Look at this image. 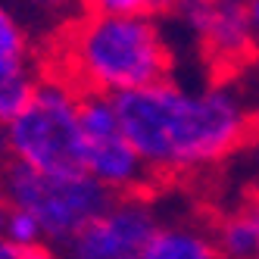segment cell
I'll return each mask as SVG.
<instances>
[{
	"instance_id": "10",
	"label": "cell",
	"mask_w": 259,
	"mask_h": 259,
	"mask_svg": "<svg viewBox=\"0 0 259 259\" xmlns=\"http://www.w3.org/2000/svg\"><path fill=\"white\" fill-rule=\"evenodd\" d=\"M44 72L47 66L41 63H28V66L0 72V125H10L28 106V100L34 97V91H38L44 78Z\"/></svg>"
},
{
	"instance_id": "17",
	"label": "cell",
	"mask_w": 259,
	"mask_h": 259,
	"mask_svg": "<svg viewBox=\"0 0 259 259\" xmlns=\"http://www.w3.org/2000/svg\"><path fill=\"white\" fill-rule=\"evenodd\" d=\"M10 162V141H7V125H0V169Z\"/></svg>"
},
{
	"instance_id": "6",
	"label": "cell",
	"mask_w": 259,
	"mask_h": 259,
	"mask_svg": "<svg viewBox=\"0 0 259 259\" xmlns=\"http://www.w3.org/2000/svg\"><path fill=\"white\" fill-rule=\"evenodd\" d=\"M159 228V215L144 194L113 197L103 212L57 250L60 259H141Z\"/></svg>"
},
{
	"instance_id": "5",
	"label": "cell",
	"mask_w": 259,
	"mask_h": 259,
	"mask_svg": "<svg viewBox=\"0 0 259 259\" xmlns=\"http://www.w3.org/2000/svg\"><path fill=\"white\" fill-rule=\"evenodd\" d=\"M81 172L109 197L144 194L153 181L132 138L125 135L113 97L81 94Z\"/></svg>"
},
{
	"instance_id": "12",
	"label": "cell",
	"mask_w": 259,
	"mask_h": 259,
	"mask_svg": "<svg viewBox=\"0 0 259 259\" xmlns=\"http://www.w3.org/2000/svg\"><path fill=\"white\" fill-rule=\"evenodd\" d=\"M172 7V0H81V13L97 16H156Z\"/></svg>"
},
{
	"instance_id": "7",
	"label": "cell",
	"mask_w": 259,
	"mask_h": 259,
	"mask_svg": "<svg viewBox=\"0 0 259 259\" xmlns=\"http://www.w3.org/2000/svg\"><path fill=\"white\" fill-rule=\"evenodd\" d=\"M169 13H175L184 31H191L203 47L206 60L222 72L244 66L256 50L247 0H172Z\"/></svg>"
},
{
	"instance_id": "18",
	"label": "cell",
	"mask_w": 259,
	"mask_h": 259,
	"mask_svg": "<svg viewBox=\"0 0 259 259\" xmlns=\"http://www.w3.org/2000/svg\"><path fill=\"white\" fill-rule=\"evenodd\" d=\"M7 197H4V191H0V237H4V222H7Z\"/></svg>"
},
{
	"instance_id": "14",
	"label": "cell",
	"mask_w": 259,
	"mask_h": 259,
	"mask_svg": "<svg viewBox=\"0 0 259 259\" xmlns=\"http://www.w3.org/2000/svg\"><path fill=\"white\" fill-rule=\"evenodd\" d=\"M22 7L38 19H57L66 25L75 19V10H81V0H22Z\"/></svg>"
},
{
	"instance_id": "16",
	"label": "cell",
	"mask_w": 259,
	"mask_h": 259,
	"mask_svg": "<svg viewBox=\"0 0 259 259\" xmlns=\"http://www.w3.org/2000/svg\"><path fill=\"white\" fill-rule=\"evenodd\" d=\"M247 13H250V25H253L256 44H259V0H247Z\"/></svg>"
},
{
	"instance_id": "4",
	"label": "cell",
	"mask_w": 259,
	"mask_h": 259,
	"mask_svg": "<svg viewBox=\"0 0 259 259\" xmlns=\"http://www.w3.org/2000/svg\"><path fill=\"white\" fill-rule=\"evenodd\" d=\"M0 191L7 197V206L22 209L38 222L44 231V244L53 250L72 240L113 200L84 172L47 175L19 162H7L0 169Z\"/></svg>"
},
{
	"instance_id": "1",
	"label": "cell",
	"mask_w": 259,
	"mask_h": 259,
	"mask_svg": "<svg viewBox=\"0 0 259 259\" xmlns=\"http://www.w3.org/2000/svg\"><path fill=\"white\" fill-rule=\"evenodd\" d=\"M125 135L156 178L197 175L240 153L256 135V116L225 81L181 84L162 78L116 97Z\"/></svg>"
},
{
	"instance_id": "11",
	"label": "cell",
	"mask_w": 259,
	"mask_h": 259,
	"mask_svg": "<svg viewBox=\"0 0 259 259\" xmlns=\"http://www.w3.org/2000/svg\"><path fill=\"white\" fill-rule=\"evenodd\" d=\"M28 63H41L34 53V38L28 25L16 16V10L7 0H0V72Z\"/></svg>"
},
{
	"instance_id": "3",
	"label": "cell",
	"mask_w": 259,
	"mask_h": 259,
	"mask_svg": "<svg viewBox=\"0 0 259 259\" xmlns=\"http://www.w3.org/2000/svg\"><path fill=\"white\" fill-rule=\"evenodd\" d=\"M10 162L47 175L81 172V91L44 72L28 106L7 125Z\"/></svg>"
},
{
	"instance_id": "15",
	"label": "cell",
	"mask_w": 259,
	"mask_h": 259,
	"mask_svg": "<svg viewBox=\"0 0 259 259\" xmlns=\"http://www.w3.org/2000/svg\"><path fill=\"white\" fill-rule=\"evenodd\" d=\"M0 259H60V253L47 244H13L0 237Z\"/></svg>"
},
{
	"instance_id": "8",
	"label": "cell",
	"mask_w": 259,
	"mask_h": 259,
	"mask_svg": "<svg viewBox=\"0 0 259 259\" xmlns=\"http://www.w3.org/2000/svg\"><path fill=\"white\" fill-rule=\"evenodd\" d=\"M141 259H222L209 228L194 222H159Z\"/></svg>"
},
{
	"instance_id": "13",
	"label": "cell",
	"mask_w": 259,
	"mask_h": 259,
	"mask_svg": "<svg viewBox=\"0 0 259 259\" xmlns=\"http://www.w3.org/2000/svg\"><path fill=\"white\" fill-rule=\"evenodd\" d=\"M4 240H13V244H44V231L28 212L10 206L7 222H4Z\"/></svg>"
},
{
	"instance_id": "9",
	"label": "cell",
	"mask_w": 259,
	"mask_h": 259,
	"mask_svg": "<svg viewBox=\"0 0 259 259\" xmlns=\"http://www.w3.org/2000/svg\"><path fill=\"white\" fill-rule=\"evenodd\" d=\"M212 237L222 259H259V194L222 215Z\"/></svg>"
},
{
	"instance_id": "2",
	"label": "cell",
	"mask_w": 259,
	"mask_h": 259,
	"mask_svg": "<svg viewBox=\"0 0 259 259\" xmlns=\"http://www.w3.org/2000/svg\"><path fill=\"white\" fill-rule=\"evenodd\" d=\"M50 72L81 94L122 97L150 88L172 72V44L156 16L81 13L53 41Z\"/></svg>"
}]
</instances>
